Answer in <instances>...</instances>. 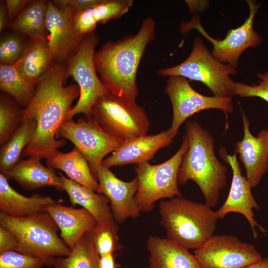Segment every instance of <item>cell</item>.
Wrapping results in <instances>:
<instances>
[{
    "label": "cell",
    "instance_id": "6da1fadb",
    "mask_svg": "<svg viewBox=\"0 0 268 268\" xmlns=\"http://www.w3.org/2000/svg\"><path fill=\"white\" fill-rule=\"evenodd\" d=\"M66 71L64 64H52L38 80L33 97L23 109L22 122L30 119L37 123L35 133L22 152L23 157L47 159L66 144L64 139L57 138L58 133L80 93L77 85H64Z\"/></svg>",
    "mask_w": 268,
    "mask_h": 268
},
{
    "label": "cell",
    "instance_id": "7a4b0ae2",
    "mask_svg": "<svg viewBox=\"0 0 268 268\" xmlns=\"http://www.w3.org/2000/svg\"><path fill=\"white\" fill-rule=\"evenodd\" d=\"M155 22L148 16L135 35L103 45L94 54L96 70L111 93L135 102L138 95L136 74L147 45L155 38Z\"/></svg>",
    "mask_w": 268,
    "mask_h": 268
},
{
    "label": "cell",
    "instance_id": "3957f363",
    "mask_svg": "<svg viewBox=\"0 0 268 268\" xmlns=\"http://www.w3.org/2000/svg\"><path fill=\"white\" fill-rule=\"evenodd\" d=\"M185 134L189 147L179 169L178 184L194 181L203 195L205 203L212 208L218 203L220 192L226 185L227 168L216 156L214 138L198 122H187Z\"/></svg>",
    "mask_w": 268,
    "mask_h": 268
},
{
    "label": "cell",
    "instance_id": "277c9868",
    "mask_svg": "<svg viewBox=\"0 0 268 268\" xmlns=\"http://www.w3.org/2000/svg\"><path fill=\"white\" fill-rule=\"evenodd\" d=\"M159 212L167 238L189 250L200 248L214 235L218 219L216 211L205 203L182 197L160 201Z\"/></svg>",
    "mask_w": 268,
    "mask_h": 268
},
{
    "label": "cell",
    "instance_id": "5b68a950",
    "mask_svg": "<svg viewBox=\"0 0 268 268\" xmlns=\"http://www.w3.org/2000/svg\"><path fill=\"white\" fill-rule=\"evenodd\" d=\"M0 224L16 237V252L41 259L47 266L54 258L67 257L71 252L58 236V226L46 211L23 217L0 213Z\"/></svg>",
    "mask_w": 268,
    "mask_h": 268
},
{
    "label": "cell",
    "instance_id": "8992f818",
    "mask_svg": "<svg viewBox=\"0 0 268 268\" xmlns=\"http://www.w3.org/2000/svg\"><path fill=\"white\" fill-rule=\"evenodd\" d=\"M188 147L189 140L185 134L180 148L170 159L156 165L145 162L135 167L137 191L134 200L141 211H151L155 202L162 199L182 197L178 187V174Z\"/></svg>",
    "mask_w": 268,
    "mask_h": 268
},
{
    "label": "cell",
    "instance_id": "52a82bcc",
    "mask_svg": "<svg viewBox=\"0 0 268 268\" xmlns=\"http://www.w3.org/2000/svg\"><path fill=\"white\" fill-rule=\"evenodd\" d=\"M236 73V68L214 58L200 37L194 39L192 51L186 60L178 65L158 71L161 76H181L201 82L215 96L219 97H231L235 95V82L230 75Z\"/></svg>",
    "mask_w": 268,
    "mask_h": 268
},
{
    "label": "cell",
    "instance_id": "ba28073f",
    "mask_svg": "<svg viewBox=\"0 0 268 268\" xmlns=\"http://www.w3.org/2000/svg\"><path fill=\"white\" fill-rule=\"evenodd\" d=\"M99 37L93 31L85 35L74 54L69 57L66 67V78L72 76L79 88V99L68 113L65 121H71L80 113L85 118L92 116L96 100L108 90L98 77L94 62V49Z\"/></svg>",
    "mask_w": 268,
    "mask_h": 268
},
{
    "label": "cell",
    "instance_id": "9c48e42d",
    "mask_svg": "<svg viewBox=\"0 0 268 268\" xmlns=\"http://www.w3.org/2000/svg\"><path fill=\"white\" fill-rule=\"evenodd\" d=\"M92 117L106 133L124 141L146 135L150 126L142 107L110 92L96 100Z\"/></svg>",
    "mask_w": 268,
    "mask_h": 268
},
{
    "label": "cell",
    "instance_id": "30bf717a",
    "mask_svg": "<svg viewBox=\"0 0 268 268\" xmlns=\"http://www.w3.org/2000/svg\"><path fill=\"white\" fill-rule=\"evenodd\" d=\"M57 137L67 139L80 150L87 159L91 173L97 180V167L103 158L117 150L124 142L106 133L92 116L79 118L76 122L65 121Z\"/></svg>",
    "mask_w": 268,
    "mask_h": 268
},
{
    "label": "cell",
    "instance_id": "8fae6325",
    "mask_svg": "<svg viewBox=\"0 0 268 268\" xmlns=\"http://www.w3.org/2000/svg\"><path fill=\"white\" fill-rule=\"evenodd\" d=\"M165 92L169 96L173 110L172 122L168 130L174 136L188 118L201 111L216 109L227 114L233 110L231 97L202 95L196 91L187 78L183 76H168Z\"/></svg>",
    "mask_w": 268,
    "mask_h": 268
},
{
    "label": "cell",
    "instance_id": "7c38bea8",
    "mask_svg": "<svg viewBox=\"0 0 268 268\" xmlns=\"http://www.w3.org/2000/svg\"><path fill=\"white\" fill-rule=\"evenodd\" d=\"M249 7V15L244 22L239 27L229 30L222 40L212 38L201 25L199 16H195L190 21L183 23L181 30L187 32L195 28L212 44L211 54L221 63H226L236 68L238 60L242 52L249 47H255L260 44L262 37L253 29V22L259 5L254 0H247Z\"/></svg>",
    "mask_w": 268,
    "mask_h": 268
},
{
    "label": "cell",
    "instance_id": "4fadbf2b",
    "mask_svg": "<svg viewBox=\"0 0 268 268\" xmlns=\"http://www.w3.org/2000/svg\"><path fill=\"white\" fill-rule=\"evenodd\" d=\"M194 255L201 268H243L263 258L255 245L227 234L213 235Z\"/></svg>",
    "mask_w": 268,
    "mask_h": 268
},
{
    "label": "cell",
    "instance_id": "5bb4252c",
    "mask_svg": "<svg viewBox=\"0 0 268 268\" xmlns=\"http://www.w3.org/2000/svg\"><path fill=\"white\" fill-rule=\"evenodd\" d=\"M220 155L231 167L233 176L228 197L223 205L216 211L218 219L224 218L229 213L235 212L243 215L248 221L254 238L257 239L256 227L264 234L267 231L255 218L253 209H260V206L253 196L251 188L246 177L242 174L237 153L227 154L225 150L220 149Z\"/></svg>",
    "mask_w": 268,
    "mask_h": 268
},
{
    "label": "cell",
    "instance_id": "9a60e30c",
    "mask_svg": "<svg viewBox=\"0 0 268 268\" xmlns=\"http://www.w3.org/2000/svg\"><path fill=\"white\" fill-rule=\"evenodd\" d=\"M73 15L70 6L58 7L53 1H48L45 26L49 32L47 40L52 62L63 64L68 60L69 54L75 52L83 37L75 31Z\"/></svg>",
    "mask_w": 268,
    "mask_h": 268
},
{
    "label": "cell",
    "instance_id": "2e32d148",
    "mask_svg": "<svg viewBox=\"0 0 268 268\" xmlns=\"http://www.w3.org/2000/svg\"><path fill=\"white\" fill-rule=\"evenodd\" d=\"M97 178L99 186L96 192L103 194L109 200L117 223H122L129 217H139L141 211L134 200L137 191L136 177L130 182L124 181L101 163L97 167Z\"/></svg>",
    "mask_w": 268,
    "mask_h": 268
},
{
    "label": "cell",
    "instance_id": "e0dca14e",
    "mask_svg": "<svg viewBox=\"0 0 268 268\" xmlns=\"http://www.w3.org/2000/svg\"><path fill=\"white\" fill-rule=\"evenodd\" d=\"M175 136L169 130L159 133L138 136L125 141L102 164L108 168L135 163L148 162L157 151L170 145Z\"/></svg>",
    "mask_w": 268,
    "mask_h": 268
},
{
    "label": "cell",
    "instance_id": "ac0fdd59",
    "mask_svg": "<svg viewBox=\"0 0 268 268\" xmlns=\"http://www.w3.org/2000/svg\"><path fill=\"white\" fill-rule=\"evenodd\" d=\"M244 136L235 144V152L245 168L246 178L251 187L257 186L268 171V148L259 135L254 136L250 129V121L241 108Z\"/></svg>",
    "mask_w": 268,
    "mask_h": 268
},
{
    "label": "cell",
    "instance_id": "d6986e66",
    "mask_svg": "<svg viewBox=\"0 0 268 268\" xmlns=\"http://www.w3.org/2000/svg\"><path fill=\"white\" fill-rule=\"evenodd\" d=\"M45 211L56 222L62 239L70 250L84 233L97 224L92 215L84 208H74L55 203L47 205Z\"/></svg>",
    "mask_w": 268,
    "mask_h": 268
},
{
    "label": "cell",
    "instance_id": "ffe728a7",
    "mask_svg": "<svg viewBox=\"0 0 268 268\" xmlns=\"http://www.w3.org/2000/svg\"><path fill=\"white\" fill-rule=\"evenodd\" d=\"M41 159L35 156L25 160L21 159L15 166L2 174L8 180H15L27 190L51 186L64 191L61 177L57 175L54 169L44 166Z\"/></svg>",
    "mask_w": 268,
    "mask_h": 268
},
{
    "label": "cell",
    "instance_id": "44dd1931",
    "mask_svg": "<svg viewBox=\"0 0 268 268\" xmlns=\"http://www.w3.org/2000/svg\"><path fill=\"white\" fill-rule=\"evenodd\" d=\"M147 246L149 268H201L188 249L167 238L150 236Z\"/></svg>",
    "mask_w": 268,
    "mask_h": 268
},
{
    "label": "cell",
    "instance_id": "7402d4cb",
    "mask_svg": "<svg viewBox=\"0 0 268 268\" xmlns=\"http://www.w3.org/2000/svg\"><path fill=\"white\" fill-rule=\"evenodd\" d=\"M63 201L61 199L55 200L37 194L31 197L23 196L13 189L4 175L0 174V213L15 217H26L45 211L48 205Z\"/></svg>",
    "mask_w": 268,
    "mask_h": 268
},
{
    "label": "cell",
    "instance_id": "603a6c76",
    "mask_svg": "<svg viewBox=\"0 0 268 268\" xmlns=\"http://www.w3.org/2000/svg\"><path fill=\"white\" fill-rule=\"evenodd\" d=\"M63 182V188L73 206H82L96 220L97 223L107 225L116 221L113 216L110 201L107 197L96 193L91 189L82 185L59 173Z\"/></svg>",
    "mask_w": 268,
    "mask_h": 268
},
{
    "label": "cell",
    "instance_id": "cb8c5ba5",
    "mask_svg": "<svg viewBox=\"0 0 268 268\" xmlns=\"http://www.w3.org/2000/svg\"><path fill=\"white\" fill-rule=\"evenodd\" d=\"M133 3V0H101L92 7L74 13L73 22L76 34L83 37L93 32L97 23L120 18L129 10Z\"/></svg>",
    "mask_w": 268,
    "mask_h": 268
},
{
    "label": "cell",
    "instance_id": "d4e9b609",
    "mask_svg": "<svg viewBox=\"0 0 268 268\" xmlns=\"http://www.w3.org/2000/svg\"><path fill=\"white\" fill-rule=\"evenodd\" d=\"M52 62L47 38L39 36L30 39L22 57L16 64L24 78L35 86Z\"/></svg>",
    "mask_w": 268,
    "mask_h": 268
},
{
    "label": "cell",
    "instance_id": "484cf974",
    "mask_svg": "<svg viewBox=\"0 0 268 268\" xmlns=\"http://www.w3.org/2000/svg\"><path fill=\"white\" fill-rule=\"evenodd\" d=\"M46 165L52 169L63 171L69 179L95 192L98 187V182L93 176L87 159L75 146L68 152L59 151L46 159Z\"/></svg>",
    "mask_w": 268,
    "mask_h": 268
},
{
    "label": "cell",
    "instance_id": "4316f807",
    "mask_svg": "<svg viewBox=\"0 0 268 268\" xmlns=\"http://www.w3.org/2000/svg\"><path fill=\"white\" fill-rule=\"evenodd\" d=\"M36 127L37 123L33 120L22 121L11 137L0 146V173L3 174L21 160L22 152L30 142Z\"/></svg>",
    "mask_w": 268,
    "mask_h": 268
},
{
    "label": "cell",
    "instance_id": "83f0119b",
    "mask_svg": "<svg viewBox=\"0 0 268 268\" xmlns=\"http://www.w3.org/2000/svg\"><path fill=\"white\" fill-rule=\"evenodd\" d=\"M99 259L91 231H89L78 240L67 256L54 258L50 266L53 268H98Z\"/></svg>",
    "mask_w": 268,
    "mask_h": 268
},
{
    "label": "cell",
    "instance_id": "f1b7e54d",
    "mask_svg": "<svg viewBox=\"0 0 268 268\" xmlns=\"http://www.w3.org/2000/svg\"><path fill=\"white\" fill-rule=\"evenodd\" d=\"M48 1H31L11 23V27L30 39L45 36V18Z\"/></svg>",
    "mask_w": 268,
    "mask_h": 268
},
{
    "label": "cell",
    "instance_id": "f546056e",
    "mask_svg": "<svg viewBox=\"0 0 268 268\" xmlns=\"http://www.w3.org/2000/svg\"><path fill=\"white\" fill-rule=\"evenodd\" d=\"M0 89L10 95L18 104L26 107L34 95L35 86L24 78L16 64H0Z\"/></svg>",
    "mask_w": 268,
    "mask_h": 268
},
{
    "label": "cell",
    "instance_id": "4dcf8cb0",
    "mask_svg": "<svg viewBox=\"0 0 268 268\" xmlns=\"http://www.w3.org/2000/svg\"><path fill=\"white\" fill-rule=\"evenodd\" d=\"M13 101L1 93L0 96V145L5 143L22 123L23 109Z\"/></svg>",
    "mask_w": 268,
    "mask_h": 268
},
{
    "label": "cell",
    "instance_id": "1f68e13d",
    "mask_svg": "<svg viewBox=\"0 0 268 268\" xmlns=\"http://www.w3.org/2000/svg\"><path fill=\"white\" fill-rule=\"evenodd\" d=\"M118 230L116 221L107 225L97 223L91 230L93 244L100 257L115 253L124 248L119 242Z\"/></svg>",
    "mask_w": 268,
    "mask_h": 268
},
{
    "label": "cell",
    "instance_id": "d6a6232c",
    "mask_svg": "<svg viewBox=\"0 0 268 268\" xmlns=\"http://www.w3.org/2000/svg\"><path fill=\"white\" fill-rule=\"evenodd\" d=\"M28 43L18 34H8L1 38L0 42V64H16L22 57Z\"/></svg>",
    "mask_w": 268,
    "mask_h": 268
},
{
    "label": "cell",
    "instance_id": "836d02e7",
    "mask_svg": "<svg viewBox=\"0 0 268 268\" xmlns=\"http://www.w3.org/2000/svg\"><path fill=\"white\" fill-rule=\"evenodd\" d=\"M45 261L15 251L0 253V268H42Z\"/></svg>",
    "mask_w": 268,
    "mask_h": 268
},
{
    "label": "cell",
    "instance_id": "e575fe53",
    "mask_svg": "<svg viewBox=\"0 0 268 268\" xmlns=\"http://www.w3.org/2000/svg\"><path fill=\"white\" fill-rule=\"evenodd\" d=\"M257 76L260 78L257 85H249L235 82V95L243 98L257 97L268 103V72L258 73Z\"/></svg>",
    "mask_w": 268,
    "mask_h": 268
},
{
    "label": "cell",
    "instance_id": "d590c367",
    "mask_svg": "<svg viewBox=\"0 0 268 268\" xmlns=\"http://www.w3.org/2000/svg\"><path fill=\"white\" fill-rule=\"evenodd\" d=\"M18 242L15 236L9 230L0 226V253L17 251Z\"/></svg>",
    "mask_w": 268,
    "mask_h": 268
},
{
    "label": "cell",
    "instance_id": "8d00e7d4",
    "mask_svg": "<svg viewBox=\"0 0 268 268\" xmlns=\"http://www.w3.org/2000/svg\"><path fill=\"white\" fill-rule=\"evenodd\" d=\"M101 1V0H54L53 2L58 7L70 6L74 14L88 9Z\"/></svg>",
    "mask_w": 268,
    "mask_h": 268
},
{
    "label": "cell",
    "instance_id": "74e56055",
    "mask_svg": "<svg viewBox=\"0 0 268 268\" xmlns=\"http://www.w3.org/2000/svg\"><path fill=\"white\" fill-rule=\"evenodd\" d=\"M30 1L27 0H6L9 19H13L17 17Z\"/></svg>",
    "mask_w": 268,
    "mask_h": 268
},
{
    "label": "cell",
    "instance_id": "f35d334b",
    "mask_svg": "<svg viewBox=\"0 0 268 268\" xmlns=\"http://www.w3.org/2000/svg\"><path fill=\"white\" fill-rule=\"evenodd\" d=\"M115 253L100 257L98 268H121V266L115 260Z\"/></svg>",
    "mask_w": 268,
    "mask_h": 268
},
{
    "label": "cell",
    "instance_id": "ab89813d",
    "mask_svg": "<svg viewBox=\"0 0 268 268\" xmlns=\"http://www.w3.org/2000/svg\"><path fill=\"white\" fill-rule=\"evenodd\" d=\"M8 14L5 2L0 1V32L3 31L8 24Z\"/></svg>",
    "mask_w": 268,
    "mask_h": 268
},
{
    "label": "cell",
    "instance_id": "60d3db41",
    "mask_svg": "<svg viewBox=\"0 0 268 268\" xmlns=\"http://www.w3.org/2000/svg\"><path fill=\"white\" fill-rule=\"evenodd\" d=\"M243 268H268V258H263L260 261L247 266Z\"/></svg>",
    "mask_w": 268,
    "mask_h": 268
},
{
    "label": "cell",
    "instance_id": "b9f144b4",
    "mask_svg": "<svg viewBox=\"0 0 268 268\" xmlns=\"http://www.w3.org/2000/svg\"><path fill=\"white\" fill-rule=\"evenodd\" d=\"M257 135L264 140L268 148V127L267 130L263 129L261 130Z\"/></svg>",
    "mask_w": 268,
    "mask_h": 268
}]
</instances>
